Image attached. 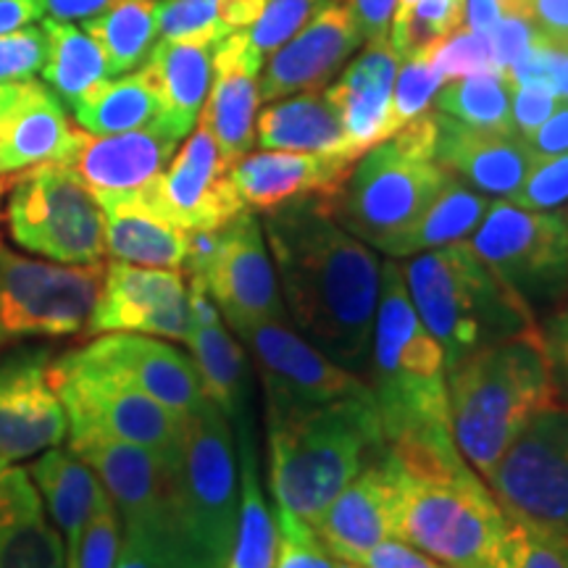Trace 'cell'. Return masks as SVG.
<instances>
[{"label": "cell", "instance_id": "94428289", "mask_svg": "<svg viewBox=\"0 0 568 568\" xmlns=\"http://www.w3.org/2000/svg\"><path fill=\"white\" fill-rule=\"evenodd\" d=\"M503 17L500 0H466V27L474 32H487Z\"/></svg>", "mask_w": 568, "mask_h": 568}, {"label": "cell", "instance_id": "4fadbf2b", "mask_svg": "<svg viewBox=\"0 0 568 568\" xmlns=\"http://www.w3.org/2000/svg\"><path fill=\"white\" fill-rule=\"evenodd\" d=\"M485 481L508 518L568 535V410L531 418Z\"/></svg>", "mask_w": 568, "mask_h": 568}, {"label": "cell", "instance_id": "91938a15", "mask_svg": "<svg viewBox=\"0 0 568 568\" xmlns=\"http://www.w3.org/2000/svg\"><path fill=\"white\" fill-rule=\"evenodd\" d=\"M40 17H45L42 0H0V34L24 30Z\"/></svg>", "mask_w": 568, "mask_h": 568}, {"label": "cell", "instance_id": "be15d7a7", "mask_svg": "<svg viewBox=\"0 0 568 568\" xmlns=\"http://www.w3.org/2000/svg\"><path fill=\"white\" fill-rule=\"evenodd\" d=\"M558 95H560V101H568V53L564 55V67H560V80H558Z\"/></svg>", "mask_w": 568, "mask_h": 568}, {"label": "cell", "instance_id": "5bb4252c", "mask_svg": "<svg viewBox=\"0 0 568 568\" xmlns=\"http://www.w3.org/2000/svg\"><path fill=\"white\" fill-rule=\"evenodd\" d=\"M105 201H126L184 232L222 230L247 211L230 180V166L222 159L216 140L201 122L193 138L184 142L182 151L155 180L130 195Z\"/></svg>", "mask_w": 568, "mask_h": 568}, {"label": "cell", "instance_id": "7dc6e473", "mask_svg": "<svg viewBox=\"0 0 568 568\" xmlns=\"http://www.w3.org/2000/svg\"><path fill=\"white\" fill-rule=\"evenodd\" d=\"M119 548H122V521H119V510L113 506L111 495L105 493L82 529L80 548H77V566L113 568L119 558Z\"/></svg>", "mask_w": 568, "mask_h": 568}, {"label": "cell", "instance_id": "b9f144b4", "mask_svg": "<svg viewBox=\"0 0 568 568\" xmlns=\"http://www.w3.org/2000/svg\"><path fill=\"white\" fill-rule=\"evenodd\" d=\"M493 568H568V535L508 518Z\"/></svg>", "mask_w": 568, "mask_h": 568}, {"label": "cell", "instance_id": "ffe728a7", "mask_svg": "<svg viewBox=\"0 0 568 568\" xmlns=\"http://www.w3.org/2000/svg\"><path fill=\"white\" fill-rule=\"evenodd\" d=\"M364 34L355 24L351 0H326L284 45L268 55L261 101L274 103L295 92L318 90L332 80Z\"/></svg>", "mask_w": 568, "mask_h": 568}, {"label": "cell", "instance_id": "8d00e7d4", "mask_svg": "<svg viewBox=\"0 0 568 568\" xmlns=\"http://www.w3.org/2000/svg\"><path fill=\"white\" fill-rule=\"evenodd\" d=\"M240 424V453H243V489H240V518L237 535L224 568H274L276 548H280V531L272 508H268L258 481V464L251 432H247L245 416Z\"/></svg>", "mask_w": 568, "mask_h": 568}, {"label": "cell", "instance_id": "7a4b0ae2", "mask_svg": "<svg viewBox=\"0 0 568 568\" xmlns=\"http://www.w3.org/2000/svg\"><path fill=\"white\" fill-rule=\"evenodd\" d=\"M397 479L395 539L450 568H493L508 516L453 443V432L387 443Z\"/></svg>", "mask_w": 568, "mask_h": 568}, {"label": "cell", "instance_id": "d4e9b609", "mask_svg": "<svg viewBox=\"0 0 568 568\" xmlns=\"http://www.w3.org/2000/svg\"><path fill=\"white\" fill-rule=\"evenodd\" d=\"M353 163L347 155L264 151L243 155L230 166V180L247 209L268 213L305 197L335 201Z\"/></svg>", "mask_w": 568, "mask_h": 568}, {"label": "cell", "instance_id": "3957f363", "mask_svg": "<svg viewBox=\"0 0 568 568\" xmlns=\"http://www.w3.org/2000/svg\"><path fill=\"white\" fill-rule=\"evenodd\" d=\"M266 426L274 503L305 524H316L387 447L372 389L295 414L266 416Z\"/></svg>", "mask_w": 568, "mask_h": 568}, {"label": "cell", "instance_id": "6da1fadb", "mask_svg": "<svg viewBox=\"0 0 568 568\" xmlns=\"http://www.w3.org/2000/svg\"><path fill=\"white\" fill-rule=\"evenodd\" d=\"M266 245L290 324L347 372L372 364L382 264L332 216L324 197L266 213Z\"/></svg>", "mask_w": 568, "mask_h": 568}, {"label": "cell", "instance_id": "9f6ffc18", "mask_svg": "<svg viewBox=\"0 0 568 568\" xmlns=\"http://www.w3.org/2000/svg\"><path fill=\"white\" fill-rule=\"evenodd\" d=\"M524 140H527V145L535 151V155L566 153L568 151V101H560L558 109Z\"/></svg>", "mask_w": 568, "mask_h": 568}, {"label": "cell", "instance_id": "2e32d148", "mask_svg": "<svg viewBox=\"0 0 568 568\" xmlns=\"http://www.w3.org/2000/svg\"><path fill=\"white\" fill-rule=\"evenodd\" d=\"M205 287L234 332L264 322H290L261 224L251 211L219 230V247L203 274Z\"/></svg>", "mask_w": 568, "mask_h": 568}, {"label": "cell", "instance_id": "11a10c76", "mask_svg": "<svg viewBox=\"0 0 568 568\" xmlns=\"http://www.w3.org/2000/svg\"><path fill=\"white\" fill-rule=\"evenodd\" d=\"M361 568H450L437 564L435 558L424 556L422 550L410 548L403 539H385L374 545L364 558L358 560Z\"/></svg>", "mask_w": 568, "mask_h": 568}, {"label": "cell", "instance_id": "277c9868", "mask_svg": "<svg viewBox=\"0 0 568 568\" xmlns=\"http://www.w3.org/2000/svg\"><path fill=\"white\" fill-rule=\"evenodd\" d=\"M548 408L552 387L537 326L468 355L447 372L453 443L481 479L531 418Z\"/></svg>", "mask_w": 568, "mask_h": 568}, {"label": "cell", "instance_id": "6125c7cd", "mask_svg": "<svg viewBox=\"0 0 568 568\" xmlns=\"http://www.w3.org/2000/svg\"><path fill=\"white\" fill-rule=\"evenodd\" d=\"M113 568H163V566L161 560L145 548V545L122 535V548H119V558Z\"/></svg>", "mask_w": 568, "mask_h": 568}, {"label": "cell", "instance_id": "f1b7e54d", "mask_svg": "<svg viewBox=\"0 0 568 568\" xmlns=\"http://www.w3.org/2000/svg\"><path fill=\"white\" fill-rule=\"evenodd\" d=\"M0 568H67L63 539L42 516L24 468L0 460Z\"/></svg>", "mask_w": 568, "mask_h": 568}, {"label": "cell", "instance_id": "681fc988", "mask_svg": "<svg viewBox=\"0 0 568 568\" xmlns=\"http://www.w3.org/2000/svg\"><path fill=\"white\" fill-rule=\"evenodd\" d=\"M48 38L42 27L0 34V84L32 80L45 67Z\"/></svg>", "mask_w": 568, "mask_h": 568}, {"label": "cell", "instance_id": "cb8c5ba5", "mask_svg": "<svg viewBox=\"0 0 568 568\" xmlns=\"http://www.w3.org/2000/svg\"><path fill=\"white\" fill-rule=\"evenodd\" d=\"M395 510L397 479L385 447L311 527L326 548L358 566L374 545L395 539Z\"/></svg>", "mask_w": 568, "mask_h": 568}, {"label": "cell", "instance_id": "ee69618b", "mask_svg": "<svg viewBox=\"0 0 568 568\" xmlns=\"http://www.w3.org/2000/svg\"><path fill=\"white\" fill-rule=\"evenodd\" d=\"M274 510L276 531H280L274 568H361L326 548L314 527L305 524L303 518L290 514L282 506H276Z\"/></svg>", "mask_w": 568, "mask_h": 568}, {"label": "cell", "instance_id": "9a60e30c", "mask_svg": "<svg viewBox=\"0 0 568 568\" xmlns=\"http://www.w3.org/2000/svg\"><path fill=\"white\" fill-rule=\"evenodd\" d=\"M251 347L266 393V416H284L324 403L368 393L355 372L337 366L290 322H264L237 332Z\"/></svg>", "mask_w": 568, "mask_h": 568}, {"label": "cell", "instance_id": "74e56055", "mask_svg": "<svg viewBox=\"0 0 568 568\" xmlns=\"http://www.w3.org/2000/svg\"><path fill=\"white\" fill-rule=\"evenodd\" d=\"M84 32L103 51L111 77L130 74L148 61L159 38L155 0H122L101 17L84 21Z\"/></svg>", "mask_w": 568, "mask_h": 568}, {"label": "cell", "instance_id": "6f0895ef", "mask_svg": "<svg viewBox=\"0 0 568 568\" xmlns=\"http://www.w3.org/2000/svg\"><path fill=\"white\" fill-rule=\"evenodd\" d=\"M355 24L366 40L387 38L389 24H393L397 0H351Z\"/></svg>", "mask_w": 568, "mask_h": 568}, {"label": "cell", "instance_id": "83f0119b", "mask_svg": "<svg viewBox=\"0 0 568 568\" xmlns=\"http://www.w3.org/2000/svg\"><path fill=\"white\" fill-rule=\"evenodd\" d=\"M219 34L197 32L187 38H161L142 71L151 80L161 103L159 124L174 138H187L209 98L213 80V51Z\"/></svg>", "mask_w": 568, "mask_h": 568}, {"label": "cell", "instance_id": "f907efd6", "mask_svg": "<svg viewBox=\"0 0 568 568\" xmlns=\"http://www.w3.org/2000/svg\"><path fill=\"white\" fill-rule=\"evenodd\" d=\"M552 387V406L568 410V303L537 324Z\"/></svg>", "mask_w": 568, "mask_h": 568}, {"label": "cell", "instance_id": "680465c9", "mask_svg": "<svg viewBox=\"0 0 568 568\" xmlns=\"http://www.w3.org/2000/svg\"><path fill=\"white\" fill-rule=\"evenodd\" d=\"M122 0H42V11L55 21H90Z\"/></svg>", "mask_w": 568, "mask_h": 568}, {"label": "cell", "instance_id": "c3c4849f", "mask_svg": "<svg viewBox=\"0 0 568 568\" xmlns=\"http://www.w3.org/2000/svg\"><path fill=\"white\" fill-rule=\"evenodd\" d=\"M435 63L443 80H460L468 74H485L497 71L493 45H489L485 32H474L468 27L453 34L443 48L435 53Z\"/></svg>", "mask_w": 568, "mask_h": 568}, {"label": "cell", "instance_id": "ac0fdd59", "mask_svg": "<svg viewBox=\"0 0 568 568\" xmlns=\"http://www.w3.org/2000/svg\"><path fill=\"white\" fill-rule=\"evenodd\" d=\"M67 435V410L51 385V353L30 347L0 355V460L32 458Z\"/></svg>", "mask_w": 568, "mask_h": 568}, {"label": "cell", "instance_id": "f35d334b", "mask_svg": "<svg viewBox=\"0 0 568 568\" xmlns=\"http://www.w3.org/2000/svg\"><path fill=\"white\" fill-rule=\"evenodd\" d=\"M510 92L514 88L500 71L468 74L460 80H447V84L435 92V109L477 130L516 134L514 116H510Z\"/></svg>", "mask_w": 568, "mask_h": 568}, {"label": "cell", "instance_id": "e7e4bbea", "mask_svg": "<svg viewBox=\"0 0 568 568\" xmlns=\"http://www.w3.org/2000/svg\"><path fill=\"white\" fill-rule=\"evenodd\" d=\"M67 568H80L77 566V548H67Z\"/></svg>", "mask_w": 568, "mask_h": 568}, {"label": "cell", "instance_id": "d590c367", "mask_svg": "<svg viewBox=\"0 0 568 568\" xmlns=\"http://www.w3.org/2000/svg\"><path fill=\"white\" fill-rule=\"evenodd\" d=\"M184 343L195 355V368L201 374L203 393L226 418L245 416L247 366L243 347L234 343L222 322L193 324Z\"/></svg>", "mask_w": 568, "mask_h": 568}, {"label": "cell", "instance_id": "5b68a950", "mask_svg": "<svg viewBox=\"0 0 568 568\" xmlns=\"http://www.w3.org/2000/svg\"><path fill=\"white\" fill-rule=\"evenodd\" d=\"M400 266L418 318L443 347L445 372L537 326L531 305L489 272L468 240L416 253Z\"/></svg>", "mask_w": 568, "mask_h": 568}, {"label": "cell", "instance_id": "7c38bea8", "mask_svg": "<svg viewBox=\"0 0 568 568\" xmlns=\"http://www.w3.org/2000/svg\"><path fill=\"white\" fill-rule=\"evenodd\" d=\"M468 245L529 305L556 301L568 290V213L497 201Z\"/></svg>", "mask_w": 568, "mask_h": 568}, {"label": "cell", "instance_id": "db71d44e", "mask_svg": "<svg viewBox=\"0 0 568 568\" xmlns=\"http://www.w3.org/2000/svg\"><path fill=\"white\" fill-rule=\"evenodd\" d=\"M560 95L550 88L539 84H518L510 92V116H514V130L521 138H527L537 130L552 111L558 109Z\"/></svg>", "mask_w": 568, "mask_h": 568}, {"label": "cell", "instance_id": "1f68e13d", "mask_svg": "<svg viewBox=\"0 0 568 568\" xmlns=\"http://www.w3.org/2000/svg\"><path fill=\"white\" fill-rule=\"evenodd\" d=\"M32 479L45 497L55 527L67 535V548H80L84 524L105 495L98 474L74 450H51L32 466Z\"/></svg>", "mask_w": 568, "mask_h": 568}, {"label": "cell", "instance_id": "52a82bcc", "mask_svg": "<svg viewBox=\"0 0 568 568\" xmlns=\"http://www.w3.org/2000/svg\"><path fill=\"white\" fill-rule=\"evenodd\" d=\"M437 111H424L393 138L368 148L329 203L335 222L387 253L439 195L450 172L435 161Z\"/></svg>", "mask_w": 568, "mask_h": 568}, {"label": "cell", "instance_id": "d6a6232c", "mask_svg": "<svg viewBox=\"0 0 568 568\" xmlns=\"http://www.w3.org/2000/svg\"><path fill=\"white\" fill-rule=\"evenodd\" d=\"M489 205L493 201L487 195L471 190L458 176H450L445 187L439 190V195L429 203V209L418 216V222L403 237L395 240L387 255L389 258H410L416 253L466 240L468 234L477 232Z\"/></svg>", "mask_w": 568, "mask_h": 568}, {"label": "cell", "instance_id": "4dcf8cb0", "mask_svg": "<svg viewBox=\"0 0 568 568\" xmlns=\"http://www.w3.org/2000/svg\"><path fill=\"white\" fill-rule=\"evenodd\" d=\"M105 213V251L122 264L151 268H184L187 232L161 222L126 201H101Z\"/></svg>", "mask_w": 568, "mask_h": 568}, {"label": "cell", "instance_id": "d6986e66", "mask_svg": "<svg viewBox=\"0 0 568 568\" xmlns=\"http://www.w3.org/2000/svg\"><path fill=\"white\" fill-rule=\"evenodd\" d=\"M71 355L92 368L122 376L130 385L187 418L209 403L195 361L155 337L138 332H105L103 337L92 339Z\"/></svg>", "mask_w": 568, "mask_h": 568}, {"label": "cell", "instance_id": "003e7915", "mask_svg": "<svg viewBox=\"0 0 568 568\" xmlns=\"http://www.w3.org/2000/svg\"><path fill=\"white\" fill-rule=\"evenodd\" d=\"M397 3H414V0H397Z\"/></svg>", "mask_w": 568, "mask_h": 568}, {"label": "cell", "instance_id": "603a6c76", "mask_svg": "<svg viewBox=\"0 0 568 568\" xmlns=\"http://www.w3.org/2000/svg\"><path fill=\"white\" fill-rule=\"evenodd\" d=\"M176 145L180 138L159 122L119 134H90L82 130L67 166L88 184L98 201H105L130 195L155 180L172 161Z\"/></svg>", "mask_w": 568, "mask_h": 568}, {"label": "cell", "instance_id": "bcb514c9", "mask_svg": "<svg viewBox=\"0 0 568 568\" xmlns=\"http://www.w3.org/2000/svg\"><path fill=\"white\" fill-rule=\"evenodd\" d=\"M326 0H266L264 11L247 32V40L261 55H272L284 45Z\"/></svg>", "mask_w": 568, "mask_h": 568}, {"label": "cell", "instance_id": "8fae6325", "mask_svg": "<svg viewBox=\"0 0 568 568\" xmlns=\"http://www.w3.org/2000/svg\"><path fill=\"white\" fill-rule=\"evenodd\" d=\"M103 280L101 264H42L0 245V351L24 339L88 329Z\"/></svg>", "mask_w": 568, "mask_h": 568}, {"label": "cell", "instance_id": "f5cc1de1", "mask_svg": "<svg viewBox=\"0 0 568 568\" xmlns=\"http://www.w3.org/2000/svg\"><path fill=\"white\" fill-rule=\"evenodd\" d=\"M485 34L489 45H493L495 67L500 74H506L510 67H516L535 48L539 38L535 24L524 17H500Z\"/></svg>", "mask_w": 568, "mask_h": 568}, {"label": "cell", "instance_id": "ab89813d", "mask_svg": "<svg viewBox=\"0 0 568 568\" xmlns=\"http://www.w3.org/2000/svg\"><path fill=\"white\" fill-rule=\"evenodd\" d=\"M266 0H159L155 24L159 38H187L213 32L219 38L251 30L264 11Z\"/></svg>", "mask_w": 568, "mask_h": 568}, {"label": "cell", "instance_id": "8992f818", "mask_svg": "<svg viewBox=\"0 0 568 568\" xmlns=\"http://www.w3.org/2000/svg\"><path fill=\"white\" fill-rule=\"evenodd\" d=\"M372 395L385 439L447 432L445 353L418 318L403 266H382L372 339Z\"/></svg>", "mask_w": 568, "mask_h": 568}, {"label": "cell", "instance_id": "44dd1931", "mask_svg": "<svg viewBox=\"0 0 568 568\" xmlns=\"http://www.w3.org/2000/svg\"><path fill=\"white\" fill-rule=\"evenodd\" d=\"M261 55L247 32H232L213 51V80L201 111V122L213 134L226 166H234L255 142V111L261 103Z\"/></svg>", "mask_w": 568, "mask_h": 568}, {"label": "cell", "instance_id": "60d3db41", "mask_svg": "<svg viewBox=\"0 0 568 568\" xmlns=\"http://www.w3.org/2000/svg\"><path fill=\"white\" fill-rule=\"evenodd\" d=\"M466 0H414L397 3L393 48L400 61L435 55L464 27Z\"/></svg>", "mask_w": 568, "mask_h": 568}, {"label": "cell", "instance_id": "836d02e7", "mask_svg": "<svg viewBox=\"0 0 568 568\" xmlns=\"http://www.w3.org/2000/svg\"><path fill=\"white\" fill-rule=\"evenodd\" d=\"M71 111L84 132L119 134L159 122L161 103L151 80L140 69L95 84Z\"/></svg>", "mask_w": 568, "mask_h": 568}, {"label": "cell", "instance_id": "e0dca14e", "mask_svg": "<svg viewBox=\"0 0 568 568\" xmlns=\"http://www.w3.org/2000/svg\"><path fill=\"white\" fill-rule=\"evenodd\" d=\"M88 335L138 332L184 343L190 308L184 276L174 268L111 264L105 268L101 301L88 322Z\"/></svg>", "mask_w": 568, "mask_h": 568}, {"label": "cell", "instance_id": "e575fe53", "mask_svg": "<svg viewBox=\"0 0 568 568\" xmlns=\"http://www.w3.org/2000/svg\"><path fill=\"white\" fill-rule=\"evenodd\" d=\"M42 30L48 38L42 80L59 95L61 103L74 109L95 84L109 80V61L98 42L84 30L71 27L69 21L45 19Z\"/></svg>", "mask_w": 568, "mask_h": 568}, {"label": "cell", "instance_id": "9c48e42d", "mask_svg": "<svg viewBox=\"0 0 568 568\" xmlns=\"http://www.w3.org/2000/svg\"><path fill=\"white\" fill-rule=\"evenodd\" d=\"M51 385L67 410L71 439H116L145 447L169 464L182 458L190 418L166 408L122 376L92 368L67 353L51 364Z\"/></svg>", "mask_w": 568, "mask_h": 568}, {"label": "cell", "instance_id": "484cf974", "mask_svg": "<svg viewBox=\"0 0 568 568\" xmlns=\"http://www.w3.org/2000/svg\"><path fill=\"white\" fill-rule=\"evenodd\" d=\"M535 159L521 134L477 130L437 111L435 161L481 195H514Z\"/></svg>", "mask_w": 568, "mask_h": 568}, {"label": "cell", "instance_id": "f6af8a7d", "mask_svg": "<svg viewBox=\"0 0 568 568\" xmlns=\"http://www.w3.org/2000/svg\"><path fill=\"white\" fill-rule=\"evenodd\" d=\"M508 203L529 211H556L568 203V151L537 155Z\"/></svg>", "mask_w": 568, "mask_h": 568}, {"label": "cell", "instance_id": "7bdbcfd3", "mask_svg": "<svg viewBox=\"0 0 568 568\" xmlns=\"http://www.w3.org/2000/svg\"><path fill=\"white\" fill-rule=\"evenodd\" d=\"M443 82L435 55H418V59L403 61L395 77L393 101H389L387 140L408 122H414L416 116H422L424 111H429V103L435 101V92L443 88Z\"/></svg>", "mask_w": 568, "mask_h": 568}, {"label": "cell", "instance_id": "4316f807", "mask_svg": "<svg viewBox=\"0 0 568 568\" xmlns=\"http://www.w3.org/2000/svg\"><path fill=\"white\" fill-rule=\"evenodd\" d=\"M400 59L389 38L368 40L366 51L343 71V77L324 90L326 101L343 122L351 151L364 155L368 148L387 140L389 101Z\"/></svg>", "mask_w": 568, "mask_h": 568}, {"label": "cell", "instance_id": "ba28073f", "mask_svg": "<svg viewBox=\"0 0 568 568\" xmlns=\"http://www.w3.org/2000/svg\"><path fill=\"white\" fill-rule=\"evenodd\" d=\"M237 460L230 418L209 400L190 416L172 471V521L180 568H224L237 535Z\"/></svg>", "mask_w": 568, "mask_h": 568}, {"label": "cell", "instance_id": "30bf717a", "mask_svg": "<svg viewBox=\"0 0 568 568\" xmlns=\"http://www.w3.org/2000/svg\"><path fill=\"white\" fill-rule=\"evenodd\" d=\"M13 240L55 264H101L105 213L67 163H40L21 174L9 201Z\"/></svg>", "mask_w": 568, "mask_h": 568}, {"label": "cell", "instance_id": "f546056e", "mask_svg": "<svg viewBox=\"0 0 568 568\" xmlns=\"http://www.w3.org/2000/svg\"><path fill=\"white\" fill-rule=\"evenodd\" d=\"M255 132H258V145L264 151L347 155V159L358 161V155L347 145L337 111L318 90L301 92L290 101L268 105L258 113Z\"/></svg>", "mask_w": 568, "mask_h": 568}, {"label": "cell", "instance_id": "816d5d0a", "mask_svg": "<svg viewBox=\"0 0 568 568\" xmlns=\"http://www.w3.org/2000/svg\"><path fill=\"white\" fill-rule=\"evenodd\" d=\"M503 17H524L539 38L568 53V0H500Z\"/></svg>", "mask_w": 568, "mask_h": 568}, {"label": "cell", "instance_id": "7402d4cb", "mask_svg": "<svg viewBox=\"0 0 568 568\" xmlns=\"http://www.w3.org/2000/svg\"><path fill=\"white\" fill-rule=\"evenodd\" d=\"M77 134L51 88L34 80L0 84V174L67 163Z\"/></svg>", "mask_w": 568, "mask_h": 568}, {"label": "cell", "instance_id": "03108f58", "mask_svg": "<svg viewBox=\"0 0 568 568\" xmlns=\"http://www.w3.org/2000/svg\"><path fill=\"white\" fill-rule=\"evenodd\" d=\"M3 193H6V182L0 180V195H3Z\"/></svg>", "mask_w": 568, "mask_h": 568}]
</instances>
